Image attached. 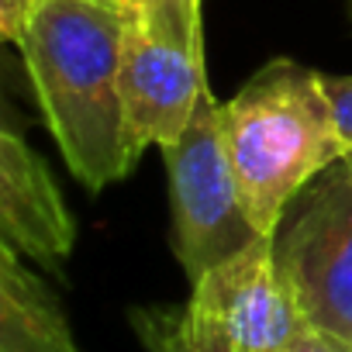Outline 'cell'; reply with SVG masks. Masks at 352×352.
Masks as SVG:
<instances>
[{"label": "cell", "mask_w": 352, "mask_h": 352, "mask_svg": "<svg viewBox=\"0 0 352 352\" xmlns=\"http://www.w3.org/2000/svg\"><path fill=\"white\" fill-rule=\"evenodd\" d=\"M124 18L114 0H42L18 42L49 135L90 194L124 180L145 152L121 87Z\"/></svg>", "instance_id": "cell-1"}, {"label": "cell", "mask_w": 352, "mask_h": 352, "mask_svg": "<svg viewBox=\"0 0 352 352\" xmlns=\"http://www.w3.org/2000/svg\"><path fill=\"white\" fill-rule=\"evenodd\" d=\"M221 135L259 235H276L300 190L345 159L324 76L294 59L266 63L221 104Z\"/></svg>", "instance_id": "cell-2"}, {"label": "cell", "mask_w": 352, "mask_h": 352, "mask_svg": "<svg viewBox=\"0 0 352 352\" xmlns=\"http://www.w3.org/2000/svg\"><path fill=\"white\" fill-rule=\"evenodd\" d=\"M145 352H287L311 324L280 270L276 235L190 283L184 307L131 311Z\"/></svg>", "instance_id": "cell-3"}, {"label": "cell", "mask_w": 352, "mask_h": 352, "mask_svg": "<svg viewBox=\"0 0 352 352\" xmlns=\"http://www.w3.org/2000/svg\"><path fill=\"white\" fill-rule=\"evenodd\" d=\"M162 159L169 173L173 252L194 283L263 239L242 204L221 135V104L214 100L211 87L201 94L180 138L162 145Z\"/></svg>", "instance_id": "cell-4"}, {"label": "cell", "mask_w": 352, "mask_h": 352, "mask_svg": "<svg viewBox=\"0 0 352 352\" xmlns=\"http://www.w3.org/2000/svg\"><path fill=\"white\" fill-rule=\"evenodd\" d=\"M121 87L142 148L180 138L208 90L201 0H135L124 18Z\"/></svg>", "instance_id": "cell-5"}, {"label": "cell", "mask_w": 352, "mask_h": 352, "mask_svg": "<svg viewBox=\"0 0 352 352\" xmlns=\"http://www.w3.org/2000/svg\"><path fill=\"white\" fill-rule=\"evenodd\" d=\"M276 259L304 318L352 345V162L307 187L294 221L276 232Z\"/></svg>", "instance_id": "cell-6"}, {"label": "cell", "mask_w": 352, "mask_h": 352, "mask_svg": "<svg viewBox=\"0 0 352 352\" xmlns=\"http://www.w3.org/2000/svg\"><path fill=\"white\" fill-rule=\"evenodd\" d=\"M0 242L42 266H63L76 245V221L49 162L14 128L0 135Z\"/></svg>", "instance_id": "cell-7"}, {"label": "cell", "mask_w": 352, "mask_h": 352, "mask_svg": "<svg viewBox=\"0 0 352 352\" xmlns=\"http://www.w3.org/2000/svg\"><path fill=\"white\" fill-rule=\"evenodd\" d=\"M0 352H83L56 290L0 242Z\"/></svg>", "instance_id": "cell-8"}, {"label": "cell", "mask_w": 352, "mask_h": 352, "mask_svg": "<svg viewBox=\"0 0 352 352\" xmlns=\"http://www.w3.org/2000/svg\"><path fill=\"white\" fill-rule=\"evenodd\" d=\"M324 87H328V97L335 104L338 131H342V142H345L342 162H352V76H324Z\"/></svg>", "instance_id": "cell-9"}, {"label": "cell", "mask_w": 352, "mask_h": 352, "mask_svg": "<svg viewBox=\"0 0 352 352\" xmlns=\"http://www.w3.org/2000/svg\"><path fill=\"white\" fill-rule=\"evenodd\" d=\"M42 0H0V35H4L11 45H18L35 18Z\"/></svg>", "instance_id": "cell-10"}, {"label": "cell", "mask_w": 352, "mask_h": 352, "mask_svg": "<svg viewBox=\"0 0 352 352\" xmlns=\"http://www.w3.org/2000/svg\"><path fill=\"white\" fill-rule=\"evenodd\" d=\"M287 352H352V345L328 335V331H321V328H314V324H307Z\"/></svg>", "instance_id": "cell-11"}, {"label": "cell", "mask_w": 352, "mask_h": 352, "mask_svg": "<svg viewBox=\"0 0 352 352\" xmlns=\"http://www.w3.org/2000/svg\"><path fill=\"white\" fill-rule=\"evenodd\" d=\"M114 4H121V8H131V4H135V0H114Z\"/></svg>", "instance_id": "cell-12"}, {"label": "cell", "mask_w": 352, "mask_h": 352, "mask_svg": "<svg viewBox=\"0 0 352 352\" xmlns=\"http://www.w3.org/2000/svg\"><path fill=\"white\" fill-rule=\"evenodd\" d=\"M345 8H349V18H352V0H345Z\"/></svg>", "instance_id": "cell-13"}]
</instances>
